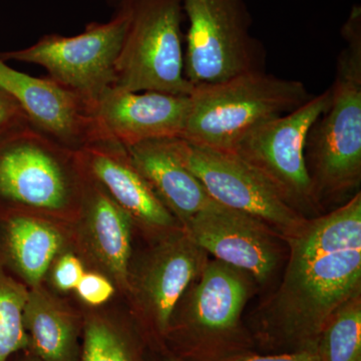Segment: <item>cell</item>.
<instances>
[{
  "instance_id": "20",
  "label": "cell",
  "mask_w": 361,
  "mask_h": 361,
  "mask_svg": "<svg viewBox=\"0 0 361 361\" xmlns=\"http://www.w3.org/2000/svg\"><path fill=\"white\" fill-rule=\"evenodd\" d=\"M316 349L319 361H361V292L330 316Z\"/></svg>"
},
{
  "instance_id": "16",
  "label": "cell",
  "mask_w": 361,
  "mask_h": 361,
  "mask_svg": "<svg viewBox=\"0 0 361 361\" xmlns=\"http://www.w3.org/2000/svg\"><path fill=\"white\" fill-rule=\"evenodd\" d=\"M190 106V96L111 87L94 104V113L109 137L129 147L182 137Z\"/></svg>"
},
{
  "instance_id": "28",
  "label": "cell",
  "mask_w": 361,
  "mask_h": 361,
  "mask_svg": "<svg viewBox=\"0 0 361 361\" xmlns=\"http://www.w3.org/2000/svg\"><path fill=\"white\" fill-rule=\"evenodd\" d=\"M106 1L114 2V4H118L120 0H106Z\"/></svg>"
},
{
  "instance_id": "22",
  "label": "cell",
  "mask_w": 361,
  "mask_h": 361,
  "mask_svg": "<svg viewBox=\"0 0 361 361\" xmlns=\"http://www.w3.org/2000/svg\"><path fill=\"white\" fill-rule=\"evenodd\" d=\"M80 361H135L129 344L111 320L89 311L85 315Z\"/></svg>"
},
{
  "instance_id": "25",
  "label": "cell",
  "mask_w": 361,
  "mask_h": 361,
  "mask_svg": "<svg viewBox=\"0 0 361 361\" xmlns=\"http://www.w3.org/2000/svg\"><path fill=\"white\" fill-rule=\"evenodd\" d=\"M30 123L20 104L0 87V137Z\"/></svg>"
},
{
  "instance_id": "4",
  "label": "cell",
  "mask_w": 361,
  "mask_h": 361,
  "mask_svg": "<svg viewBox=\"0 0 361 361\" xmlns=\"http://www.w3.org/2000/svg\"><path fill=\"white\" fill-rule=\"evenodd\" d=\"M190 97L189 115L179 139L233 152L252 130L291 113L312 96L300 80L261 71L197 87Z\"/></svg>"
},
{
  "instance_id": "14",
  "label": "cell",
  "mask_w": 361,
  "mask_h": 361,
  "mask_svg": "<svg viewBox=\"0 0 361 361\" xmlns=\"http://www.w3.org/2000/svg\"><path fill=\"white\" fill-rule=\"evenodd\" d=\"M134 228L130 216L85 169L80 215L71 225L73 251L90 270L108 277L125 297L129 291Z\"/></svg>"
},
{
  "instance_id": "19",
  "label": "cell",
  "mask_w": 361,
  "mask_h": 361,
  "mask_svg": "<svg viewBox=\"0 0 361 361\" xmlns=\"http://www.w3.org/2000/svg\"><path fill=\"white\" fill-rule=\"evenodd\" d=\"M6 241L14 267L28 288L44 285L59 254L73 250L71 227L37 216H8Z\"/></svg>"
},
{
  "instance_id": "17",
  "label": "cell",
  "mask_w": 361,
  "mask_h": 361,
  "mask_svg": "<svg viewBox=\"0 0 361 361\" xmlns=\"http://www.w3.org/2000/svg\"><path fill=\"white\" fill-rule=\"evenodd\" d=\"M126 148L135 167L183 227L212 203L199 180L178 158L171 139L139 142Z\"/></svg>"
},
{
  "instance_id": "8",
  "label": "cell",
  "mask_w": 361,
  "mask_h": 361,
  "mask_svg": "<svg viewBox=\"0 0 361 361\" xmlns=\"http://www.w3.org/2000/svg\"><path fill=\"white\" fill-rule=\"evenodd\" d=\"M330 99L329 87L291 113L258 126L233 149L287 205L306 218L322 211L306 165V137Z\"/></svg>"
},
{
  "instance_id": "1",
  "label": "cell",
  "mask_w": 361,
  "mask_h": 361,
  "mask_svg": "<svg viewBox=\"0 0 361 361\" xmlns=\"http://www.w3.org/2000/svg\"><path fill=\"white\" fill-rule=\"evenodd\" d=\"M283 277L257 311L267 338L293 351L314 348L330 316L361 292V193L307 218L284 238Z\"/></svg>"
},
{
  "instance_id": "26",
  "label": "cell",
  "mask_w": 361,
  "mask_h": 361,
  "mask_svg": "<svg viewBox=\"0 0 361 361\" xmlns=\"http://www.w3.org/2000/svg\"><path fill=\"white\" fill-rule=\"evenodd\" d=\"M213 361H319L317 349L306 348L279 355H234Z\"/></svg>"
},
{
  "instance_id": "29",
  "label": "cell",
  "mask_w": 361,
  "mask_h": 361,
  "mask_svg": "<svg viewBox=\"0 0 361 361\" xmlns=\"http://www.w3.org/2000/svg\"><path fill=\"white\" fill-rule=\"evenodd\" d=\"M168 361H184V360H178V358H171V360H169Z\"/></svg>"
},
{
  "instance_id": "12",
  "label": "cell",
  "mask_w": 361,
  "mask_h": 361,
  "mask_svg": "<svg viewBox=\"0 0 361 361\" xmlns=\"http://www.w3.org/2000/svg\"><path fill=\"white\" fill-rule=\"evenodd\" d=\"M185 229L208 255L248 273L258 286L269 283L287 254L284 239L270 226L215 201Z\"/></svg>"
},
{
  "instance_id": "5",
  "label": "cell",
  "mask_w": 361,
  "mask_h": 361,
  "mask_svg": "<svg viewBox=\"0 0 361 361\" xmlns=\"http://www.w3.org/2000/svg\"><path fill=\"white\" fill-rule=\"evenodd\" d=\"M129 25L115 66L113 87L191 96L182 44L184 0H125Z\"/></svg>"
},
{
  "instance_id": "10",
  "label": "cell",
  "mask_w": 361,
  "mask_h": 361,
  "mask_svg": "<svg viewBox=\"0 0 361 361\" xmlns=\"http://www.w3.org/2000/svg\"><path fill=\"white\" fill-rule=\"evenodd\" d=\"M171 142L183 165L216 203L258 218L283 239L307 219L287 205L256 171L233 152L207 148L179 137L171 139Z\"/></svg>"
},
{
  "instance_id": "3",
  "label": "cell",
  "mask_w": 361,
  "mask_h": 361,
  "mask_svg": "<svg viewBox=\"0 0 361 361\" xmlns=\"http://www.w3.org/2000/svg\"><path fill=\"white\" fill-rule=\"evenodd\" d=\"M85 169L78 151L32 126L0 137V206L70 226L80 215Z\"/></svg>"
},
{
  "instance_id": "13",
  "label": "cell",
  "mask_w": 361,
  "mask_h": 361,
  "mask_svg": "<svg viewBox=\"0 0 361 361\" xmlns=\"http://www.w3.org/2000/svg\"><path fill=\"white\" fill-rule=\"evenodd\" d=\"M0 87L20 104L33 128L66 148L80 151L90 142L110 137L92 106L51 78L26 75L0 59Z\"/></svg>"
},
{
  "instance_id": "2",
  "label": "cell",
  "mask_w": 361,
  "mask_h": 361,
  "mask_svg": "<svg viewBox=\"0 0 361 361\" xmlns=\"http://www.w3.org/2000/svg\"><path fill=\"white\" fill-rule=\"evenodd\" d=\"M345 40L330 87L329 108L313 123L305 159L315 198L344 203L360 192L361 183V8L351 9L341 28Z\"/></svg>"
},
{
  "instance_id": "7",
  "label": "cell",
  "mask_w": 361,
  "mask_h": 361,
  "mask_svg": "<svg viewBox=\"0 0 361 361\" xmlns=\"http://www.w3.org/2000/svg\"><path fill=\"white\" fill-rule=\"evenodd\" d=\"M129 18L127 4L120 0L115 14L106 23H90L75 37L44 35L25 49L0 52V59L42 66L49 78L94 109L104 92L113 87L116 59Z\"/></svg>"
},
{
  "instance_id": "24",
  "label": "cell",
  "mask_w": 361,
  "mask_h": 361,
  "mask_svg": "<svg viewBox=\"0 0 361 361\" xmlns=\"http://www.w3.org/2000/svg\"><path fill=\"white\" fill-rule=\"evenodd\" d=\"M77 295L85 305L99 307L111 300L116 289L108 277L97 271H85L75 288Z\"/></svg>"
},
{
  "instance_id": "9",
  "label": "cell",
  "mask_w": 361,
  "mask_h": 361,
  "mask_svg": "<svg viewBox=\"0 0 361 361\" xmlns=\"http://www.w3.org/2000/svg\"><path fill=\"white\" fill-rule=\"evenodd\" d=\"M257 283L244 271L209 259L176 306L168 334H182L213 360L216 350L241 332L242 313Z\"/></svg>"
},
{
  "instance_id": "21",
  "label": "cell",
  "mask_w": 361,
  "mask_h": 361,
  "mask_svg": "<svg viewBox=\"0 0 361 361\" xmlns=\"http://www.w3.org/2000/svg\"><path fill=\"white\" fill-rule=\"evenodd\" d=\"M27 295L25 284L0 276V361L30 348L23 322Z\"/></svg>"
},
{
  "instance_id": "6",
  "label": "cell",
  "mask_w": 361,
  "mask_h": 361,
  "mask_svg": "<svg viewBox=\"0 0 361 361\" xmlns=\"http://www.w3.org/2000/svg\"><path fill=\"white\" fill-rule=\"evenodd\" d=\"M183 6L189 20L185 75L194 89L264 71L247 0H184Z\"/></svg>"
},
{
  "instance_id": "15",
  "label": "cell",
  "mask_w": 361,
  "mask_h": 361,
  "mask_svg": "<svg viewBox=\"0 0 361 361\" xmlns=\"http://www.w3.org/2000/svg\"><path fill=\"white\" fill-rule=\"evenodd\" d=\"M78 153L90 177L130 216L134 227L149 242L183 227L157 196L120 142L104 137L90 142Z\"/></svg>"
},
{
  "instance_id": "23",
  "label": "cell",
  "mask_w": 361,
  "mask_h": 361,
  "mask_svg": "<svg viewBox=\"0 0 361 361\" xmlns=\"http://www.w3.org/2000/svg\"><path fill=\"white\" fill-rule=\"evenodd\" d=\"M49 271L47 275L51 277L52 287L61 293H68L75 290L87 270L75 252L66 250L56 258Z\"/></svg>"
},
{
  "instance_id": "18",
  "label": "cell",
  "mask_w": 361,
  "mask_h": 361,
  "mask_svg": "<svg viewBox=\"0 0 361 361\" xmlns=\"http://www.w3.org/2000/svg\"><path fill=\"white\" fill-rule=\"evenodd\" d=\"M23 322L33 353L42 361H80L84 319L44 285L28 289Z\"/></svg>"
},
{
  "instance_id": "27",
  "label": "cell",
  "mask_w": 361,
  "mask_h": 361,
  "mask_svg": "<svg viewBox=\"0 0 361 361\" xmlns=\"http://www.w3.org/2000/svg\"><path fill=\"white\" fill-rule=\"evenodd\" d=\"M30 353H32V355H27V356L21 361H42L40 358L37 357L32 351Z\"/></svg>"
},
{
  "instance_id": "11",
  "label": "cell",
  "mask_w": 361,
  "mask_h": 361,
  "mask_svg": "<svg viewBox=\"0 0 361 361\" xmlns=\"http://www.w3.org/2000/svg\"><path fill=\"white\" fill-rule=\"evenodd\" d=\"M208 260L184 227L149 242L137 264H130L126 298L135 317L167 336L176 306Z\"/></svg>"
}]
</instances>
